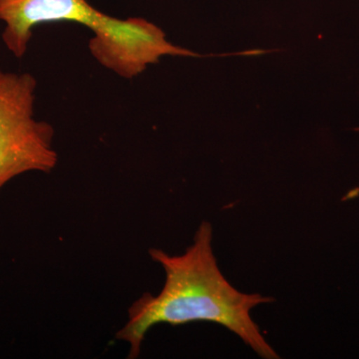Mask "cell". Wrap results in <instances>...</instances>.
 Here are the masks:
<instances>
[{"instance_id": "6da1fadb", "label": "cell", "mask_w": 359, "mask_h": 359, "mask_svg": "<svg viewBox=\"0 0 359 359\" xmlns=\"http://www.w3.org/2000/svg\"><path fill=\"white\" fill-rule=\"evenodd\" d=\"M212 240L211 224L203 222L193 245L181 256L150 250L149 254L162 266L166 280L157 297L145 294L132 304L126 325L118 332L117 339L129 344V358L140 355L146 334L155 325L194 321H209L228 328L261 358H280L250 316L256 306L273 299L236 290L219 271Z\"/></svg>"}, {"instance_id": "7a4b0ae2", "label": "cell", "mask_w": 359, "mask_h": 359, "mask_svg": "<svg viewBox=\"0 0 359 359\" xmlns=\"http://www.w3.org/2000/svg\"><path fill=\"white\" fill-rule=\"evenodd\" d=\"M37 81L30 73L0 69V189L28 173H50L58 162L54 129L35 118Z\"/></svg>"}, {"instance_id": "3957f363", "label": "cell", "mask_w": 359, "mask_h": 359, "mask_svg": "<svg viewBox=\"0 0 359 359\" xmlns=\"http://www.w3.org/2000/svg\"><path fill=\"white\" fill-rule=\"evenodd\" d=\"M77 0H0V21L4 23L2 40L15 57L27 51L33 28L42 23L65 21Z\"/></svg>"}]
</instances>
